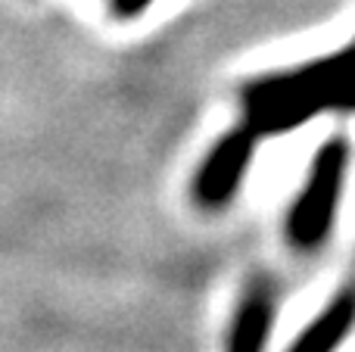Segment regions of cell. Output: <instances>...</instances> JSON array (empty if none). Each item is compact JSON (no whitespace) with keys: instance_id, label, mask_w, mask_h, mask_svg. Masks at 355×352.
<instances>
[{"instance_id":"obj_7","label":"cell","mask_w":355,"mask_h":352,"mask_svg":"<svg viewBox=\"0 0 355 352\" xmlns=\"http://www.w3.org/2000/svg\"><path fill=\"white\" fill-rule=\"evenodd\" d=\"M337 112H346V116H352L355 112V78L346 85L343 97H340V103H337Z\"/></svg>"},{"instance_id":"obj_5","label":"cell","mask_w":355,"mask_h":352,"mask_svg":"<svg viewBox=\"0 0 355 352\" xmlns=\"http://www.w3.org/2000/svg\"><path fill=\"white\" fill-rule=\"evenodd\" d=\"M355 328V287H343L331 303L296 334L287 352H337Z\"/></svg>"},{"instance_id":"obj_6","label":"cell","mask_w":355,"mask_h":352,"mask_svg":"<svg viewBox=\"0 0 355 352\" xmlns=\"http://www.w3.org/2000/svg\"><path fill=\"white\" fill-rule=\"evenodd\" d=\"M150 3H153V0H110V12L116 19H135V16H141Z\"/></svg>"},{"instance_id":"obj_4","label":"cell","mask_w":355,"mask_h":352,"mask_svg":"<svg viewBox=\"0 0 355 352\" xmlns=\"http://www.w3.org/2000/svg\"><path fill=\"white\" fill-rule=\"evenodd\" d=\"M277 318V284L271 278H252L243 287L227 324L225 352H265Z\"/></svg>"},{"instance_id":"obj_2","label":"cell","mask_w":355,"mask_h":352,"mask_svg":"<svg viewBox=\"0 0 355 352\" xmlns=\"http://www.w3.org/2000/svg\"><path fill=\"white\" fill-rule=\"evenodd\" d=\"M349 159L352 150L346 137H331L315 150L306 184L296 193L293 206L287 209V218H284V234H287L290 247L312 253V249L324 247L331 240L340 200H343Z\"/></svg>"},{"instance_id":"obj_3","label":"cell","mask_w":355,"mask_h":352,"mask_svg":"<svg viewBox=\"0 0 355 352\" xmlns=\"http://www.w3.org/2000/svg\"><path fill=\"white\" fill-rule=\"evenodd\" d=\"M256 143L259 134L250 125L231 128L212 143L193 175V200L202 209H225L237 197L256 156Z\"/></svg>"},{"instance_id":"obj_1","label":"cell","mask_w":355,"mask_h":352,"mask_svg":"<svg viewBox=\"0 0 355 352\" xmlns=\"http://www.w3.org/2000/svg\"><path fill=\"white\" fill-rule=\"evenodd\" d=\"M352 78L355 41L315 62H302L287 72L259 75L240 87L243 125H250L259 137H275L302 128L321 112H337L340 97Z\"/></svg>"}]
</instances>
